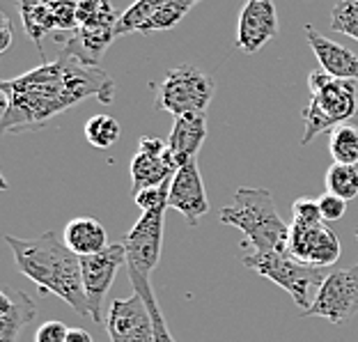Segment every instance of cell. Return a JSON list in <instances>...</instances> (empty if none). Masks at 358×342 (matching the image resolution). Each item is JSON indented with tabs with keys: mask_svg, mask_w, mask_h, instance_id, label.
Segmentation results:
<instances>
[{
	"mask_svg": "<svg viewBox=\"0 0 358 342\" xmlns=\"http://www.w3.org/2000/svg\"><path fill=\"white\" fill-rule=\"evenodd\" d=\"M5 134L44 129L60 113L96 97L101 104L115 99V80L99 64H85L60 51L53 62H42L23 76L0 83Z\"/></svg>",
	"mask_w": 358,
	"mask_h": 342,
	"instance_id": "1",
	"label": "cell"
},
{
	"mask_svg": "<svg viewBox=\"0 0 358 342\" xmlns=\"http://www.w3.org/2000/svg\"><path fill=\"white\" fill-rule=\"evenodd\" d=\"M12 248L19 271L39 287L42 294H55L69 304L80 317H90V304L83 287L80 257L67 243L55 237V232H44L42 237L21 239L14 234L5 237Z\"/></svg>",
	"mask_w": 358,
	"mask_h": 342,
	"instance_id": "2",
	"label": "cell"
},
{
	"mask_svg": "<svg viewBox=\"0 0 358 342\" xmlns=\"http://www.w3.org/2000/svg\"><path fill=\"white\" fill-rule=\"evenodd\" d=\"M218 218L221 223L237 227L246 234V243L255 248V253L287 250L289 225L280 218L268 189L241 186L234 191L230 205L218 211Z\"/></svg>",
	"mask_w": 358,
	"mask_h": 342,
	"instance_id": "3",
	"label": "cell"
},
{
	"mask_svg": "<svg viewBox=\"0 0 358 342\" xmlns=\"http://www.w3.org/2000/svg\"><path fill=\"white\" fill-rule=\"evenodd\" d=\"M308 90H310V104L301 113L306 124L301 145H310L320 134L333 131L345 122H352L358 111L354 80L333 78L324 69H317L308 76Z\"/></svg>",
	"mask_w": 358,
	"mask_h": 342,
	"instance_id": "4",
	"label": "cell"
},
{
	"mask_svg": "<svg viewBox=\"0 0 358 342\" xmlns=\"http://www.w3.org/2000/svg\"><path fill=\"white\" fill-rule=\"evenodd\" d=\"M243 266L253 269L257 276H264L278 287H282L294 299L301 313L313 306L322 283L327 280V271L320 266H310L301 262L289 250H273V253H250L243 255Z\"/></svg>",
	"mask_w": 358,
	"mask_h": 342,
	"instance_id": "5",
	"label": "cell"
},
{
	"mask_svg": "<svg viewBox=\"0 0 358 342\" xmlns=\"http://www.w3.org/2000/svg\"><path fill=\"white\" fill-rule=\"evenodd\" d=\"M216 92V83L207 71L193 64L170 69L157 90V108L182 117L191 113H207V106Z\"/></svg>",
	"mask_w": 358,
	"mask_h": 342,
	"instance_id": "6",
	"label": "cell"
},
{
	"mask_svg": "<svg viewBox=\"0 0 358 342\" xmlns=\"http://www.w3.org/2000/svg\"><path fill=\"white\" fill-rule=\"evenodd\" d=\"M358 315V262L327 276L320 292L301 317H324L331 324H345Z\"/></svg>",
	"mask_w": 358,
	"mask_h": 342,
	"instance_id": "7",
	"label": "cell"
},
{
	"mask_svg": "<svg viewBox=\"0 0 358 342\" xmlns=\"http://www.w3.org/2000/svg\"><path fill=\"white\" fill-rule=\"evenodd\" d=\"M287 250L301 262L327 269L336 264L340 259V239L331 227L320 221V223H308L294 218L289 225V241Z\"/></svg>",
	"mask_w": 358,
	"mask_h": 342,
	"instance_id": "8",
	"label": "cell"
},
{
	"mask_svg": "<svg viewBox=\"0 0 358 342\" xmlns=\"http://www.w3.org/2000/svg\"><path fill=\"white\" fill-rule=\"evenodd\" d=\"M164 214L166 207L143 211L138 223L124 234L127 264L145 276L157 269L164 250Z\"/></svg>",
	"mask_w": 358,
	"mask_h": 342,
	"instance_id": "9",
	"label": "cell"
},
{
	"mask_svg": "<svg viewBox=\"0 0 358 342\" xmlns=\"http://www.w3.org/2000/svg\"><path fill=\"white\" fill-rule=\"evenodd\" d=\"M127 262L124 243H110L101 253L80 257V269H83V287L90 304V313H92V322L101 324V306L106 292L110 290L113 280L120 271V266Z\"/></svg>",
	"mask_w": 358,
	"mask_h": 342,
	"instance_id": "10",
	"label": "cell"
},
{
	"mask_svg": "<svg viewBox=\"0 0 358 342\" xmlns=\"http://www.w3.org/2000/svg\"><path fill=\"white\" fill-rule=\"evenodd\" d=\"M110 342H154V322L145 299L134 292L129 299H115L106 320Z\"/></svg>",
	"mask_w": 358,
	"mask_h": 342,
	"instance_id": "11",
	"label": "cell"
},
{
	"mask_svg": "<svg viewBox=\"0 0 358 342\" xmlns=\"http://www.w3.org/2000/svg\"><path fill=\"white\" fill-rule=\"evenodd\" d=\"M168 207L177 209L186 218L189 225H198V221L209 211V200L205 191V182L200 177L198 159L189 161L182 168H177L175 177L170 179Z\"/></svg>",
	"mask_w": 358,
	"mask_h": 342,
	"instance_id": "12",
	"label": "cell"
},
{
	"mask_svg": "<svg viewBox=\"0 0 358 342\" xmlns=\"http://www.w3.org/2000/svg\"><path fill=\"white\" fill-rule=\"evenodd\" d=\"M278 35V14L271 0H248L239 12L237 48L253 55Z\"/></svg>",
	"mask_w": 358,
	"mask_h": 342,
	"instance_id": "13",
	"label": "cell"
},
{
	"mask_svg": "<svg viewBox=\"0 0 358 342\" xmlns=\"http://www.w3.org/2000/svg\"><path fill=\"white\" fill-rule=\"evenodd\" d=\"M303 30H306L308 44H310L317 62H320V67L327 71V74H331L333 78L354 80V83H358V55L354 51H349L347 46L333 42L327 35H322L310 23H306Z\"/></svg>",
	"mask_w": 358,
	"mask_h": 342,
	"instance_id": "14",
	"label": "cell"
},
{
	"mask_svg": "<svg viewBox=\"0 0 358 342\" xmlns=\"http://www.w3.org/2000/svg\"><path fill=\"white\" fill-rule=\"evenodd\" d=\"M207 138V113H191V115L175 117L173 131L168 136V157L182 168L189 161L198 159V152Z\"/></svg>",
	"mask_w": 358,
	"mask_h": 342,
	"instance_id": "15",
	"label": "cell"
},
{
	"mask_svg": "<svg viewBox=\"0 0 358 342\" xmlns=\"http://www.w3.org/2000/svg\"><path fill=\"white\" fill-rule=\"evenodd\" d=\"M37 317V304L26 292L0 290V342H16L26 324Z\"/></svg>",
	"mask_w": 358,
	"mask_h": 342,
	"instance_id": "16",
	"label": "cell"
},
{
	"mask_svg": "<svg viewBox=\"0 0 358 342\" xmlns=\"http://www.w3.org/2000/svg\"><path fill=\"white\" fill-rule=\"evenodd\" d=\"M62 241L74 250L78 257L101 253L103 248H108V234L106 227L92 216H76L64 225V237Z\"/></svg>",
	"mask_w": 358,
	"mask_h": 342,
	"instance_id": "17",
	"label": "cell"
},
{
	"mask_svg": "<svg viewBox=\"0 0 358 342\" xmlns=\"http://www.w3.org/2000/svg\"><path fill=\"white\" fill-rule=\"evenodd\" d=\"M131 182H134V191L141 189H150V186H159L164 182H170L177 173V166L170 161V157H150L145 152H138L131 159Z\"/></svg>",
	"mask_w": 358,
	"mask_h": 342,
	"instance_id": "18",
	"label": "cell"
},
{
	"mask_svg": "<svg viewBox=\"0 0 358 342\" xmlns=\"http://www.w3.org/2000/svg\"><path fill=\"white\" fill-rule=\"evenodd\" d=\"M53 0H16V10L21 14L23 28H26L28 37L37 44L42 51V42L46 37H53L55 23L51 12Z\"/></svg>",
	"mask_w": 358,
	"mask_h": 342,
	"instance_id": "19",
	"label": "cell"
},
{
	"mask_svg": "<svg viewBox=\"0 0 358 342\" xmlns=\"http://www.w3.org/2000/svg\"><path fill=\"white\" fill-rule=\"evenodd\" d=\"M129 283H131L134 292H138L150 308V315H152V322H154V342H177L168 329V322H166L164 313H161V308H159V301H157V294H154L150 276H145L141 271H136L134 266H129Z\"/></svg>",
	"mask_w": 358,
	"mask_h": 342,
	"instance_id": "20",
	"label": "cell"
},
{
	"mask_svg": "<svg viewBox=\"0 0 358 342\" xmlns=\"http://www.w3.org/2000/svg\"><path fill=\"white\" fill-rule=\"evenodd\" d=\"M329 152L336 164H358V127L354 122L336 127L329 138Z\"/></svg>",
	"mask_w": 358,
	"mask_h": 342,
	"instance_id": "21",
	"label": "cell"
},
{
	"mask_svg": "<svg viewBox=\"0 0 358 342\" xmlns=\"http://www.w3.org/2000/svg\"><path fill=\"white\" fill-rule=\"evenodd\" d=\"M200 0H170L161 10L154 12L150 21H145L138 32L141 35H154V32H164V30H173L179 21L184 19L186 14L191 12V7Z\"/></svg>",
	"mask_w": 358,
	"mask_h": 342,
	"instance_id": "22",
	"label": "cell"
},
{
	"mask_svg": "<svg viewBox=\"0 0 358 342\" xmlns=\"http://www.w3.org/2000/svg\"><path fill=\"white\" fill-rule=\"evenodd\" d=\"M122 127L113 115H92L85 122V138L96 150H108L110 145L120 141Z\"/></svg>",
	"mask_w": 358,
	"mask_h": 342,
	"instance_id": "23",
	"label": "cell"
},
{
	"mask_svg": "<svg viewBox=\"0 0 358 342\" xmlns=\"http://www.w3.org/2000/svg\"><path fill=\"white\" fill-rule=\"evenodd\" d=\"M327 193L338 195L343 200H354L358 195V170L349 164H333L327 170Z\"/></svg>",
	"mask_w": 358,
	"mask_h": 342,
	"instance_id": "24",
	"label": "cell"
},
{
	"mask_svg": "<svg viewBox=\"0 0 358 342\" xmlns=\"http://www.w3.org/2000/svg\"><path fill=\"white\" fill-rule=\"evenodd\" d=\"M170 0H136V3L120 14L117 21V37L120 35H129V32H138V28L143 26L145 21H150L154 12L161 10Z\"/></svg>",
	"mask_w": 358,
	"mask_h": 342,
	"instance_id": "25",
	"label": "cell"
},
{
	"mask_svg": "<svg viewBox=\"0 0 358 342\" xmlns=\"http://www.w3.org/2000/svg\"><path fill=\"white\" fill-rule=\"evenodd\" d=\"M331 30L343 32V35L358 42V0H340V3L333 7Z\"/></svg>",
	"mask_w": 358,
	"mask_h": 342,
	"instance_id": "26",
	"label": "cell"
},
{
	"mask_svg": "<svg viewBox=\"0 0 358 342\" xmlns=\"http://www.w3.org/2000/svg\"><path fill=\"white\" fill-rule=\"evenodd\" d=\"M51 12L55 23L53 35H69L78 30V0H53Z\"/></svg>",
	"mask_w": 358,
	"mask_h": 342,
	"instance_id": "27",
	"label": "cell"
},
{
	"mask_svg": "<svg viewBox=\"0 0 358 342\" xmlns=\"http://www.w3.org/2000/svg\"><path fill=\"white\" fill-rule=\"evenodd\" d=\"M168 195H170V182H164L159 186H150V189L136 191L134 200L143 211H152L159 207H168Z\"/></svg>",
	"mask_w": 358,
	"mask_h": 342,
	"instance_id": "28",
	"label": "cell"
},
{
	"mask_svg": "<svg viewBox=\"0 0 358 342\" xmlns=\"http://www.w3.org/2000/svg\"><path fill=\"white\" fill-rule=\"evenodd\" d=\"M292 214H294V218H299V221H308V223L324 221L322 211H320V202H317V198H310V195L296 198L294 205H292Z\"/></svg>",
	"mask_w": 358,
	"mask_h": 342,
	"instance_id": "29",
	"label": "cell"
},
{
	"mask_svg": "<svg viewBox=\"0 0 358 342\" xmlns=\"http://www.w3.org/2000/svg\"><path fill=\"white\" fill-rule=\"evenodd\" d=\"M317 202H320V211H322L324 223L340 221V218L345 216V211H347V200L338 198V195H333V193L320 195V198H317Z\"/></svg>",
	"mask_w": 358,
	"mask_h": 342,
	"instance_id": "30",
	"label": "cell"
},
{
	"mask_svg": "<svg viewBox=\"0 0 358 342\" xmlns=\"http://www.w3.org/2000/svg\"><path fill=\"white\" fill-rule=\"evenodd\" d=\"M69 327L58 320H48L35 333V342H67Z\"/></svg>",
	"mask_w": 358,
	"mask_h": 342,
	"instance_id": "31",
	"label": "cell"
},
{
	"mask_svg": "<svg viewBox=\"0 0 358 342\" xmlns=\"http://www.w3.org/2000/svg\"><path fill=\"white\" fill-rule=\"evenodd\" d=\"M138 152H145V154H150V157H166V154H168V141L143 136L141 141H138Z\"/></svg>",
	"mask_w": 358,
	"mask_h": 342,
	"instance_id": "32",
	"label": "cell"
},
{
	"mask_svg": "<svg viewBox=\"0 0 358 342\" xmlns=\"http://www.w3.org/2000/svg\"><path fill=\"white\" fill-rule=\"evenodd\" d=\"M0 26H3V30H0V53H5L7 48H10V44H12V23H10V16L0 14Z\"/></svg>",
	"mask_w": 358,
	"mask_h": 342,
	"instance_id": "33",
	"label": "cell"
},
{
	"mask_svg": "<svg viewBox=\"0 0 358 342\" xmlns=\"http://www.w3.org/2000/svg\"><path fill=\"white\" fill-rule=\"evenodd\" d=\"M67 342H94V340H92V336H90L85 329H69Z\"/></svg>",
	"mask_w": 358,
	"mask_h": 342,
	"instance_id": "34",
	"label": "cell"
},
{
	"mask_svg": "<svg viewBox=\"0 0 358 342\" xmlns=\"http://www.w3.org/2000/svg\"><path fill=\"white\" fill-rule=\"evenodd\" d=\"M356 241H358V230H356Z\"/></svg>",
	"mask_w": 358,
	"mask_h": 342,
	"instance_id": "35",
	"label": "cell"
},
{
	"mask_svg": "<svg viewBox=\"0 0 358 342\" xmlns=\"http://www.w3.org/2000/svg\"><path fill=\"white\" fill-rule=\"evenodd\" d=\"M356 170H358V164H356Z\"/></svg>",
	"mask_w": 358,
	"mask_h": 342,
	"instance_id": "36",
	"label": "cell"
}]
</instances>
